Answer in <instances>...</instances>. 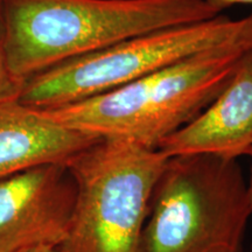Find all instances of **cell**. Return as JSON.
Wrapping results in <instances>:
<instances>
[{
	"mask_svg": "<svg viewBox=\"0 0 252 252\" xmlns=\"http://www.w3.org/2000/svg\"><path fill=\"white\" fill-rule=\"evenodd\" d=\"M17 252H58L55 248L50 247H35L30 249H24V250H19Z\"/></svg>",
	"mask_w": 252,
	"mask_h": 252,
	"instance_id": "8fae6325",
	"label": "cell"
},
{
	"mask_svg": "<svg viewBox=\"0 0 252 252\" xmlns=\"http://www.w3.org/2000/svg\"><path fill=\"white\" fill-rule=\"evenodd\" d=\"M249 156L252 158V149L249 153ZM248 195H249V201H250V207H251V216H252V167H251V174H250V180L248 182Z\"/></svg>",
	"mask_w": 252,
	"mask_h": 252,
	"instance_id": "7c38bea8",
	"label": "cell"
},
{
	"mask_svg": "<svg viewBox=\"0 0 252 252\" xmlns=\"http://www.w3.org/2000/svg\"><path fill=\"white\" fill-rule=\"evenodd\" d=\"M100 138L63 126L20 99L0 103V180L34 167L65 165Z\"/></svg>",
	"mask_w": 252,
	"mask_h": 252,
	"instance_id": "ba28073f",
	"label": "cell"
},
{
	"mask_svg": "<svg viewBox=\"0 0 252 252\" xmlns=\"http://www.w3.org/2000/svg\"><path fill=\"white\" fill-rule=\"evenodd\" d=\"M251 149L252 50L239 59L216 98L158 147L168 158L208 154L236 160Z\"/></svg>",
	"mask_w": 252,
	"mask_h": 252,
	"instance_id": "52a82bcc",
	"label": "cell"
},
{
	"mask_svg": "<svg viewBox=\"0 0 252 252\" xmlns=\"http://www.w3.org/2000/svg\"><path fill=\"white\" fill-rule=\"evenodd\" d=\"M76 196L65 165L34 167L0 180V252L58 249L67 236Z\"/></svg>",
	"mask_w": 252,
	"mask_h": 252,
	"instance_id": "8992f818",
	"label": "cell"
},
{
	"mask_svg": "<svg viewBox=\"0 0 252 252\" xmlns=\"http://www.w3.org/2000/svg\"><path fill=\"white\" fill-rule=\"evenodd\" d=\"M208 4L222 12V9L237 4H252V0H206Z\"/></svg>",
	"mask_w": 252,
	"mask_h": 252,
	"instance_id": "30bf717a",
	"label": "cell"
},
{
	"mask_svg": "<svg viewBox=\"0 0 252 252\" xmlns=\"http://www.w3.org/2000/svg\"><path fill=\"white\" fill-rule=\"evenodd\" d=\"M252 42V13L237 20H209L140 34L62 62L25 82L20 102L46 110L87 99L131 83L203 50Z\"/></svg>",
	"mask_w": 252,
	"mask_h": 252,
	"instance_id": "5b68a950",
	"label": "cell"
},
{
	"mask_svg": "<svg viewBox=\"0 0 252 252\" xmlns=\"http://www.w3.org/2000/svg\"><path fill=\"white\" fill-rule=\"evenodd\" d=\"M1 8L8 67L24 83L128 37L220 14L206 0H1Z\"/></svg>",
	"mask_w": 252,
	"mask_h": 252,
	"instance_id": "6da1fadb",
	"label": "cell"
},
{
	"mask_svg": "<svg viewBox=\"0 0 252 252\" xmlns=\"http://www.w3.org/2000/svg\"><path fill=\"white\" fill-rule=\"evenodd\" d=\"M24 84V82L18 80L12 74L11 69L8 67L5 49L4 18H2L1 0H0V103L20 98Z\"/></svg>",
	"mask_w": 252,
	"mask_h": 252,
	"instance_id": "9c48e42d",
	"label": "cell"
},
{
	"mask_svg": "<svg viewBox=\"0 0 252 252\" xmlns=\"http://www.w3.org/2000/svg\"><path fill=\"white\" fill-rule=\"evenodd\" d=\"M250 50L252 42L225 43L106 93L40 111L72 130L158 150L216 98Z\"/></svg>",
	"mask_w": 252,
	"mask_h": 252,
	"instance_id": "7a4b0ae2",
	"label": "cell"
},
{
	"mask_svg": "<svg viewBox=\"0 0 252 252\" xmlns=\"http://www.w3.org/2000/svg\"><path fill=\"white\" fill-rule=\"evenodd\" d=\"M251 250H252V248H251Z\"/></svg>",
	"mask_w": 252,
	"mask_h": 252,
	"instance_id": "4fadbf2b",
	"label": "cell"
},
{
	"mask_svg": "<svg viewBox=\"0 0 252 252\" xmlns=\"http://www.w3.org/2000/svg\"><path fill=\"white\" fill-rule=\"evenodd\" d=\"M160 150L100 138L67 165L76 196L58 252H138L158 179Z\"/></svg>",
	"mask_w": 252,
	"mask_h": 252,
	"instance_id": "277c9868",
	"label": "cell"
},
{
	"mask_svg": "<svg viewBox=\"0 0 252 252\" xmlns=\"http://www.w3.org/2000/svg\"><path fill=\"white\" fill-rule=\"evenodd\" d=\"M251 207L236 159H167L154 187L138 252H242Z\"/></svg>",
	"mask_w": 252,
	"mask_h": 252,
	"instance_id": "3957f363",
	"label": "cell"
}]
</instances>
